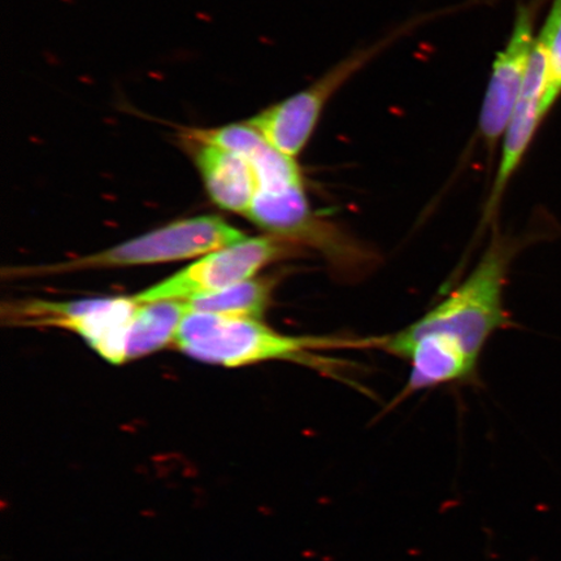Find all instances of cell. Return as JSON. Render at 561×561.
Wrapping results in <instances>:
<instances>
[{
    "instance_id": "obj_1",
    "label": "cell",
    "mask_w": 561,
    "mask_h": 561,
    "mask_svg": "<svg viewBox=\"0 0 561 561\" xmlns=\"http://www.w3.org/2000/svg\"><path fill=\"white\" fill-rule=\"evenodd\" d=\"M523 241L495 234L465 283L402 332L407 335H445L479 363L490 336L510 324L504 290L510 265Z\"/></svg>"
},
{
    "instance_id": "obj_2",
    "label": "cell",
    "mask_w": 561,
    "mask_h": 561,
    "mask_svg": "<svg viewBox=\"0 0 561 561\" xmlns=\"http://www.w3.org/2000/svg\"><path fill=\"white\" fill-rule=\"evenodd\" d=\"M173 343L195 360L233 368L268 360H297L311 351L375 347L376 339L348 341L285 335L255 319L188 312Z\"/></svg>"
},
{
    "instance_id": "obj_3",
    "label": "cell",
    "mask_w": 561,
    "mask_h": 561,
    "mask_svg": "<svg viewBox=\"0 0 561 561\" xmlns=\"http://www.w3.org/2000/svg\"><path fill=\"white\" fill-rule=\"evenodd\" d=\"M242 231L217 216H201L168 224L150 233L135 238L98 254L73 262L15 271L19 275H53V273L122 268L185 261L244 240Z\"/></svg>"
},
{
    "instance_id": "obj_4",
    "label": "cell",
    "mask_w": 561,
    "mask_h": 561,
    "mask_svg": "<svg viewBox=\"0 0 561 561\" xmlns=\"http://www.w3.org/2000/svg\"><path fill=\"white\" fill-rule=\"evenodd\" d=\"M137 304L131 298L76 301L20 300L4 305V324L23 328H59L79 334L111 364L128 362V335Z\"/></svg>"
},
{
    "instance_id": "obj_5",
    "label": "cell",
    "mask_w": 561,
    "mask_h": 561,
    "mask_svg": "<svg viewBox=\"0 0 561 561\" xmlns=\"http://www.w3.org/2000/svg\"><path fill=\"white\" fill-rule=\"evenodd\" d=\"M289 238L271 236L244 240L210 252L163 283L131 297L136 304L158 300H191L219 293L254 277L264 266L290 255Z\"/></svg>"
},
{
    "instance_id": "obj_6",
    "label": "cell",
    "mask_w": 561,
    "mask_h": 561,
    "mask_svg": "<svg viewBox=\"0 0 561 561\" xmlns=\"http://www.w3.org/2000/svg\"><path fill=\"white\" fill-rule=\"evenodd\" d=\"M401 33L397 32L390 38L348 56L310 88L270 105L245 122L254 126L278 151L290 158L298 157L310 140L322 110L335 91Z\"/></svg>"
},
{
    "instance_id": "obj_7",
    "label": "cell",
    "mask_w": 561,
    "mask_h": 561,
    "mask_svg": "<svg viewBox=\"0 0 561 561\" xmlns=\"http://www.w3.org/2000/svg\"><path fill=\"white\" fill-rule=\"evenodd\" d=\"M536 13L535 5H520L508 44L496 55L480 115V133L489 149L506 133L522 95L537 41Z\"/></svg>"
},
{
    "instance_id": "obj_8",
    "label": "cell",
    "mask_w": 561,
    "mask_h": 561,
    "mask_svg": "<svg viewBox=\"0 0 561 561\" xmlns=\"http://www.w3.org/2000/svg\"><path fill=\"white\" fill-rule=\"evenodd\" d=\"M547 87V56L542 42L537 38L535 50H533L528 75L524 82L520 98L512 114L506 133H504L503 149L500 168L495 175L494 184L491 186L485 217L489 222L496 214L503 194L512 178L522 165L523 159L535 138L545 116L542 102Z\"/></svg>"
},
{
    "instance_id": "obj_9",
    "label": "cell",
    "mask_w": 561,
    "mask_h": 561,
    "mask_svg": "<svg viewBox=\"0 0 561 561\" xmlns=\"http://www.w3.org/2000/svg\"><path fill=\"white\" fill-rule=\"evenodd\" d=\"M175 137L198 168L210 199L230 213L245 215L257 188L250 161L240 152L199 137L188 126H179Z\"/></svg>"
},
{
    "instance_id": "obj_10",
    "label": "cell",
    "mask_w": 561,
    "mask_h": 561,
    "mask_svg": "<svg viewBox=\"0 0 561 561\" xmlns=\"http://www.w3.org/2000/svg\"><path fill=\"white\" fill-rule=\"evenodd\" d=\"M244 216L256 226L270 230L273 236L289 240H313L314 229L310 205L305 186L298 185L279 192L256 191L254 199Z\"/></svg>"
},
{
    "instance_id": "obj_11",
    "label": "cell",
    "mask_w": 561,
    "mask_h": 561,
    "mask_svg": "<svg viewBox=\"0 0 561 561\" xmlns=\"http://www.w3.org/2000/svg\"><path fill=\"white\" fill-rule=\"evenodd\" d=\"M188 313L186 300H158L138 304L133 314L126 359L156 353L173 343L182 320Z\"/></svg>"
},
{
    "instance_id": "obj_12",
    "label": "cell",
    "mask_w": 561,
    "mask_h": 561,
    "mask_svg": "<svg viewBox=\"0 0 561 561\" xmlns=\"http://www.w3.org/2000/svg\"><path fill=\"white\" fill-rule=\"evenodd\" d=\"M272 285L270 278L245 279L219 293L186 300L188 312L257 320L270 305Z\"/></svg>"
},
{
    "instance_id": "obj_13",
    "label": "cell",
    "mask_w": 561,
    "mask_h": 561,
    "mask_svg": "<svg viewBox=\"0 0 561 561\" xmlns=\"http://www.w3.org/2000/svg\"><path fill=\"white\" fill-rule=\"evenodd\" d=\"M538 38L542 42L547 56V87L542 102L546 117L561 95V0H553L549 18Z\"/></svg>"
}]
</instances>
